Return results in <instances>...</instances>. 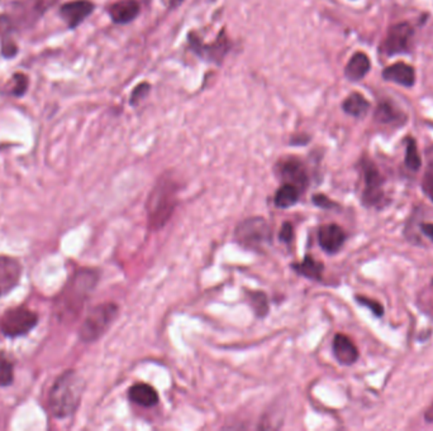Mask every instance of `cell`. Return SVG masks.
<instances>
[{"mask_svg":"<svg viewBox=\"0 0 433 431\" xmlns=\"http://www.w3.org/2000/svg\"><path fill=\"white\" fill-rule=\"evenodd\" d=\"M84 380L72 369L66 371L52 385L49 393V407L56 418H70L80 405Z\"/></svg>","mask_w":433,"mask_h":431,"instance_id":"6da1fadb","label":"cell"},{"mask_svg":"<svg viewBox=\"0 0 433 431\" xmlns=\"http://www.w3.org/2000/svg\"><path fill=\"white\" fill-rule=\"evenodd\" d=\"M99 273L96 270H80L69 281L58 300V309L63 317H77L96 289Z\"/></svg>","mask_w":433,"mask_h":431,"instance_id":"7a4b0ae2","label":"cell"},{"mask_svg":"<svg viewBox=\"0 0 433 431\" xmlns=\"http://www.w3.org/2000/svg\"><path fill=\"white\" fill-rule=\"evenodd\" d=\"M176 185L169 178L160 180L153 187L147 201L148 224L155 230H159L169 222L178 204Z\"/></svg>","mask_w":433,"mask_h":431,"instance_id":"3957f363","label":"cell"},{"mask_svg":"<svg viewBox=\"0 0 433 431\" xmlns=\"http://www.w3.org/2000/svg\"><path fill=\"white\" fill-rule=\"evenodd\" d=\"M118 312L119 307L115 303L96 305V307L89 311L80 326V339L85 343L96 342L108 331L112 324L115 323Z\"/></svg>","mask_w":433,"mask_h":431,"instance_id":"277c9868","label":"cell"},{"mask_svg":"<svg viewBox=\"0 0 433 431\" xmlns=\"http://www.w3.org/2000/svg\"><path fill=\"white\" fill-rule=\"evenodd\" d=\"M235 238L243 248L260 252L271 244L273 233L264 218H249L237 225Z\"/></svg>","mask_w":433,"mask_h":431,"instance_id":"5b68a950","label":"cell"},{"mask_svg":"<svg viewBox=\"0 0 433 431\" xmlns=\"http://www.w3.org/2000/svg\"><path fill=\"white\" fill-rule=\"evenodd\" d=\"M39 324V315L34 311L18 306L8 309L0 317V333L8 338H18L28 334Z\"/></svg>","mask_w":433,"mask_h":431,"instance_id":"8992f818","label":"cell"},{"mask_svg":"<svg viewBox=\"0 0 433 431\" xmlns=\"http://www.w3.org/2000/svg\"><path fill=\"white\" fill-rule=\"evenodd\" d=\"M363 171V189L361 201L368 208H379L384 205L385 192H384V176L379 171L377 166L368 159L361 162Z\"/></svg>","mask_w":433,"mask_h":431,"instance_id":"52a82bcc","label":"cell"},{"mask_svg":"<svg viewBox=\"0 0 433 431\" xmlns=\"http://www.w3.org/2000/svg\"><path fill=\"white\" fill-rule=\"evenodd\" d=\"M414 36V28L408 22L395 23L388 29L382 41L380 51L382 55L392 58L401 53H407L411 48V42Z\"/></svg>","mask_w":433,"mask_h":431,"instance_id":"ba28073f","label":"cell"},{"mask_svg":"<svg viewBox=\"0 0 433 431\" xmlns=\"http://www.w3.org/2000/svg\"><path fill=\"white\" fill-rule=\"evenodd\" d=\"M55 3L56 0H20L14 4L13 14L9 17L13 20L15 28H28L32 27Z\"/></svg>","mask_w":433,"mask_h":431,"instance_id":"9c48e42d","label":"cell"},{"mask_svg":"<svg viewBox=\"0 0 433 431\" xmlns=\"http://www.w3.org/2000/svg\"><path fill=\"white\" fill-rule=\"evenodd\" d=\"M22 265L20 260L9 256H0V298L13 291L20 285Z\"/></svg>","mask_w":433,"mask_h":431,"instance_id":"30bf717a","label":"cell"},{"mask_svg":"<svg viewBox=\"0 0 433 431\" xmlns=\"http://www.w3.org/2000/svg\"><path fill=\"white\" fill-rule=\"evenodd\" d=\"M94 11V4L90 0H74L60 8V15L71 29L77 28Z\"/></svg>","mask_w":433,"mask_h":431,"instance_id":"8fae6325","label":"cell"},{"mask_svg":"<svg viewBox=\"0 0 433 431\" xmlns=\"http://www.w3.org/2000/svg\"><path fill=\"white\" fill-rule=\"evenodd\" d=\"M346 233L337 224H325L318 230V243L325 253H337L344 247Z\"/></svg>","mask_w":433,"mask_h":431,"instance_id":"7c38bea8","label":"cell"},{"mask_svg":"<svg viewBox=\"0 0 433 431\" xmlns=\"http://www.w3.org/2000/svg\"><path fill=\"white\" fill-rule=\"evenodd\" d=\"M281 178L285 180V184L297 186L300 191L304 190L308 185V175L306 167L299 159H287L280 164Z\"/></svg>","mask_w":433,"mask_h":431,"instance_id":"4fadbf2b","label":"cell"},{"mask_svg":"<svg viewBox=\"0 0 433 431\" xmlns=\"http://www.w3.org/2000/svg\"><path fill=\"white\" fill-rule=\"evenodd\" d=\"M333 354L340 364L342 366H352L358 359V349L355 343L344 334H336L333 339Z\"/></svg>","mask_w":433,"mask_h":431,"instance_id":"5bb4252c","label":"cell"},{"mask_svg":"<svg viewBox=\"0 0 433 431\" xmlns=\"http://www.w3.org/2000/svg\"><path fill=\"white\" fill-rule=\"evenodd\" d=\"M382 79L389 83H394L404 88H412L415 84V70L406 62L390 65L382 70Z\"/></svg>","mask_w":433,"mask_h":431,"instance_id":"9a60e30c","label":"cell"},{"mask_svg":"<svg viewBox=\"0 0 433 431\" xmlns=\"http://www.w3.org/2000/svg\"><path fill=\"white\" fill-rule=\"evenodd\" d=\"M140 13L137 0H121L109 8V15L117 25L129 23Z\"/></svg>","mask_w":433,"mask_h":431,"instance_id":"2e32d148","label":"cell"},{"mask_svg":"<svg viewBox=\"0 0 433 431\" xmlns=\"http://www.w3.org/2000/svg\"><path fill=\"white\" fill-rule=\"evenodd\" d=\"M371 69V61L365 52L358 51L352 55L349 62L344 67V77L350 81H360L369 74Z\"/></svg>","mask_w":433,"mask_h":431,"instance_id":"e0dca14e","label":"cell"},{"mask_svg":"<svg viewBox=\"0 0 433 431\" xmlns=\"http://www.w3.org/2000/svg\"><path fill=\"white\" fill-rule=\"evenodd\" d=\"M129 399L143 407H153L159 404V393L147 383H136L128 391Z\"/></svg>","mask_w":433,"mask_h":431,"instance_id":"ac0fdd59","label":"cell"},{"mask_svg":"<svg viewBox=\"0 0 433 431\" xmlns=\"http://www.w3.org/2000/svg\"><path fill=\"white\" fill-rule=\"evenodd\" d=\"M375 121L380 124H404L407 115L392 102H382L375 110Z\"/></svg>","mask_w":433,"mask_h":431,"instance_id":"d6986e66","label":"cell"},{"mask_svg":"<svg viewBox=\"0 0 433 431\" xmlns=\"http://www.w3.org/2000/svg\"><path fill=\"white\" fill-rule=\"evenodd\" d=\"M370 102L360 93H352L342 102V109L346 114L354 118H363L370 110Z\"/></svg>","mask_w":433,"mask_h":431,"instance_id":"ffe728a7","label":"cell"},{"mask_svg":"<svg viewBox=\"0 0 433 431\" xmlns=\"http://www.w3.org/2000/svg\"><path fill=\"white\" fill-rule=\"evenodd\" d=\"M294 271L299 273L300 276L306 277V279H313V281H321L322 274L325 271V266L322 262L314 260L311 254H308L304 257V260L293 265Z\"/></svg>","mask_w":433,"mask_h":431,"instance_id":"44dd1931","label":"cell"},{"mask_svg":"<svg viewBox=\"0 0 433 431\" xmlns=\"http://www.w3.org/2000/svg\"><path fill=\"white\" fill-rule=\"evenodd\" d=\"M300 190L292 184H284L275 194L274 204L279 209L292 208L299 201Z\"/></svg>","mask_w":433,"mask_h":431,"instance_id":"7402d4cb","label":"cell"},{"mask_svg":"<svg viewBox=\"0 0 433 431\" xmlns=\"http://www.w3.org/2000/svg\"><path fill=\"white\" fill-rule=\"evenodd\" d=\"M406 166L412 171H418L422 166L417 142L412 137H408L406 140Z\"/></svg>","mask_w":433,"mask_h":431,"instance_id":"603a6c76","label":"cell"},{"mask_svg":"<svg viewBox=\"0 0 433 431\" xmlns=\"http://www.w3.org/2000/svg\"><path fill=\"white\" fill-rule=\"evenodd\" d=\"M14 380V363L9 355L0 352V387L11 386Z\"/></svg>","mask_w":433,"mask_h":431,"instance_id":"cb8c5ba5","label":"cell"},{"mask_svg":"<svg viewBox=\"0 0 433 431\" xmlns=\"http://www.w3.org/2000/svg\"><path fill=\"white\" fill-rule=\"evenodd\" d=\"M247 296H249L250 304L252 306V309L255 310L256 315L260 317H266L269 312V303L266 295L261 291H249Z\"/></svg>","mask_w":433,"mask_h":431,"instance_id":"d4e9b609","label":"cell"},{"mask_svg":"<svg viewBox=\"0 0 433 431\" xmlns=\"http://www.w3.org/2000/svg\"><path fill=\"white\" fill-rule=\"evenodd\" d=\"M417 305L422 312H425L426 315L433 319V279L429 286L423 289V291L418 295Z\"/></svg>","mask_w":433,"mask_h":431,"instance_id":"484cf974","label":"cell"},{"mask_svg":"<svg viewBox=\"0 0 433 431\" xmlns=\"http://www.w3.org/2000/svg\"><path fill=\"white\" fill-rule=\"evenodd\" d=\"M205 50H208L209 52H207L208 58L213 61H221L224 58V55L228 51V39H224V34H221V37L218 41H216L214 45L207 47Z\"/></svg>","mask_w":433,"mask_h":431,"instance_id":"4316f807","label":"cell"},{"mask_svg":"<svg viewBox=\"0 0 433 431\" xmlns=\"http://www.w3.org/2000/svg\"><path fill=\"white\" fill-rule=\"evenodd\" d=\"M11 94L14 96H22L28 89V77L25 74L17 72L14 74L11 81Z\"/></svg>","mask_w":433,"mask_h":431,"instance_id":"83f0119b","label":"cell"},{"mask_svg":"<svg viewBox=\"0 0 433 431\" xmlns=\"http://www.w3.org/2000/svg\"><path fill=\"white\" fill-rule=\"evenodd\" d=\"M356 301L363 306L369 307L371 312L377 317H382L384 315V307L380 303H377L376 300H371V298H365V296H356Z\"/></svg>","mask_w":433,"mask_h":431,"instance_id":"f1b7e54d","label":"cell"},{"mask_svg":"<svg viewBox=\"0 0 433 431\" xmlns=\"http://www.w3.org/2000/svg\"><path fill=\"white\" fill-rule=\"evenodd\" d=\"M18 53V46L15 45L11 36L1 37V55L6 58H12Z\"/></svg>","mask_w":433,"mask_h":431,"instance_id":"f546056e","label":"cell"},{"mask_svg":"<svg viewBox=\"0 0 433 431\" xmlns=\"http://www.w3.org/2000/svg\"><path fill=\"white\" fill-rule=\"evenodd\" d=\"M15 29L13 20L9 17V14H0V36L6 37L11 36V33Z\"/></svg>","mask_w":433,"mask_h":431,"instance_id":"4dcf8cb0","label":"cell"},{"mask_svg":"<svg viewBox=\"0 0 433 431\" xmlns=\"http://www.w3.org/2000/svg\"><path fill=\"white\" fill-rule=\"evenodd\" d=\"M422 191L433 203V171L427 172L422 180Z\"/></svg>","mask_w":433,"mask_h":431,"instance_id":"1f68e13d","label":"cell"},{"mask_svg":"<svg viewBox=\"0 0 433 431\" xmlns=\"http://www.w3.org/2000/svg\"><path fill=\"white\" fill-rule=\"evenodd\" d=\"M148 90H150V85H148V84H140V85H138V86L134 90V93H132V96H131V102H132V104H138L141 99H143V98L147 95Z\"/></svg>","mask_w":433,"mask_h":431,"instance_id":"d6a6232c","label":"cell"},{"mask_svg":"<svg viewBox=\"0 0 433 431\" xmlns=\"http://www.w3.org/2000/svg\"><path fill=\"white\" fill-rule=\"evenodd\" d=\"M279 238H280V241H284V243H289V241H293V225H292L290 223H284V224H283L280 233H279Z\"/></svg>","mask_w":433,"mask_h":431,"instance_id":"836d02e7","label":"cell"},{"mask_svg":"<svg viewBox=\"0 0 433 431\" xmlns=\"http://www.w3.org/2000/svg\"><path fill=\"white\" fill-rule=\"evenodd\" d=\"M313 203L316 204L319 208H323V209H331L333 206H336V204L331 201L325 195H322V194L314 195L313 197Z\"/></svg>","mask_w":433,"mask_h":431,"instance_id":"e575fe53","label":"cell"},{"mask_svg":"<svg viewBox=\"0 0 433 431\" xmlns=\"http://www.w3.org/2000/svg\"><path fill=\"white\" fill-rule=\"evenodd\" d=\"M420 230H422L423 234L427 235L433 241V224H431V223H422L420 224Z\"/></svg>","mask_w":433,"mask_h":431,"instance_id":"d590c367","label":"cell"},{"mask_svg":"<svg viewBox=\"0 0 433 431\" xmlns=\"http://www.w3.org/2000/svg\"><path fill=\"white\" fill-rule=\"evenodd\" d=\"M425 420H426L427 423H429V424L433 423V402L432 405L429 406L427 409L426 412H425Z\"/></svg>","mask_w":433,"mask_h":431,"instance_id":"8d00e7d4","label":"cell"},{"mask_svg":"<svg viewBox=\"0 0 433 431\" xmlns=\"http://www.w3.org/2000/svg\"><path fill=\"white\" fill-rule=\"evenodd\" d=\"M184 0H170V8L179 7Z\"/></svg>","mask_w":433,"mask_h":431,"instance_id":"74e56055","label":"cell"}]
</instances>
